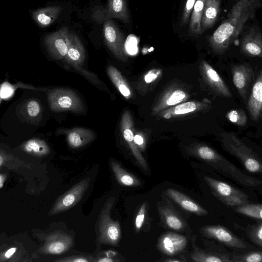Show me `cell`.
<instances>
[{
  "mask_svg": "<svg viewBox=\"0 0 262 262\" xmlns=\"http://www.w3.org/2000/svg\"><path fill=\"white\" fill-rule=\"evenodd\" d=\"M191 257L193 261L197 262L232 261L229 256L227 255L205 251L195 246H194V251Z\"/></svg>",
  "mask_w": 262,
  "mask_h": 262,
  "instance_id": "obj_28",
  "label": "cell"
},
{
  "mask_svg": "<svg viewBox=\"0 0 262 262\" xmlns=\"http://www.w3.org/2000/svg\"><path fill=\"white\" fill-rule=\"evenodd\" d=\"M69 31L68 28L63 27L44 37L43 42L47 50L54 59L66 57L69 47Z\"/></svg>",
  "mask_w": 262,
  "mask_h": 262,
  "instance_id": "obj_10",
  "label": "cell"
},
{
  "mask_svg": "<svg viewBox=\"0 0 262 262\" xmlns=\"http://www.w3.org/2000/svg\"><path fill=\"white\" fill-rule=\"evenodd\" d=\"M16 249H17L16 248H12L9 249L3 255V257H4L5 258H10L16 251Z\"/></svg>",
  "mask_w": 262,
  "mask_h": 262,
  "instance_id": "obj_43",
  "label": "cell"
},
{
  "mask_svg": "<svg viewBox=\"0 0 262 262\" xmlns=\"http://www.w3.org/2000/svg\"><path fill=\"white\" fill-rule=\"evenodd\" d=\"M115 201V197L109 198L101 211L98 225V240L103 244L116 246L121 238L120 224L112 219L110 216Z\"/></svg>",
  "mask_w": 262,
  "mask_h": 262,
  "instance_id": "obj_4",
  "label": "cell"
},
{
  "mask_svg": "<svg viewBox=\"0 0 262 262\" xmlns=\"http://www.w3.org/2000/svg\"><path fill=\"white\" fill-rule=\"evenodd\" d=\"M107 70L113 83L123 96L128 98L131 94L130 90L120 72L112 66H110Z\"/></svg>",
  "mask_w": 262,
  "mask_h": 262,
  "instance_id": "obj_31",
  "label": "cell"
},
{
  "mask_svg": "<svg viewBox=\"0 0 262 262\" xmlns=\"http://www.w3.org/2000/svg\"><path fill=\"white\" fill-rule=\"evenodd\" d=\"M103 32L105 42L111 51L117 57L125 58L124 36L112 19L103 22Z\"/></svg>",
  "mask_w": 262,
  "mask_h": 262,
  "instance_id": "obj_12",
  "label": "cell"
},
{
  "mask_svg": "<svg viewBox=\"0 0 262 262\" xmlns=\"http://www.w3.org/2000/svg\"><path fill=\"white\" fill-rule=\"evenodd\" d=\"M228 120L239 126H245L247 122V116L241 110H233L229 112L227 115Z\"/></svg>",
  "mask_w": 262,
  "mask_h": 262,
  "instance_id": "obj_34",
  "label": "cell"
},
{
  "mask_svg": "<svg viewBox=\"0 0 262 262\" xmlns=\"http://www.w3.org/2000/svg\"><path fill=\"white\" fill-rule=\"evenodd\" d=\"M68 142L72 148H79L87 144L92 140V133L88 130L75 129L68 134Z\"/></svg>",
  "mask_w": 262,
  "mask_h": 262,
  "instance_id": "obj_29",
  "label": "cell"
},
{
  "mask_svg": "<svg viewBox=\"0 0 262 262\" xmlns=\"http://www.w3.org/2000/svg\"><path fill=\"white\" fill-rule=\"evenodd\" d=\"M187 244V238L185 236L177 233L167 232L160 236L158 247L164 254L174 256L183 252Z\"/></svg>",
  "mask_w": 262,
  "mask_h": 262,
  "instance_id": "obj_15",
  "label": "cell"
},
{
  "mask_svg": "<svg viewBox=\"0 0 262 262\" xmlns=\"http://www.w3.org/2000/svg\"><path fill=\"white\" fill-rule=\"evenodd\" d=\"M236 212L243 215L261 220L262 219V206L261 204L246 203L235 208Z\"/></svg>",
  "mask_w": 262,
  "mask_h": 262,
  "instance_id": "obj_33",
  "label": "cell"
},
{
  "mask_svg": "<svg viewBox=\"0 0 262 262\" xmlns=\"http://www.w3.org/2000/svg\"><path fill=\"white\" fill-rule=\"evenodd\" d=\"M206 0H196L191 14L189 23V30L195 35L202 33L201 27V19L202 11Z\"/></svg>",
  "mask_w": 262,
  "mask_h": 262,
  "instance_id": "obj_30",
  "label": "cell"
},
{
  "mask_svg": "<svg viewBox=\"0 0 262 262\" xmlns=\"http://www.w3.org/2000/svg\"><path fill=\"white\" fill-rule=\"evenodd\" d=\"M249 114L254 121H257L261 115L262 111V73L260 71L253 85L248 102Z\"/></svg>",
  "mask_w": 262,
  "mask_h": 262,
  "instance_id": "obj_20",
  "label": "cell"
},
{
  "mask_svg": "<svg viewBox=\"0 0 262 262\" xmlns=\"http://www.w3.org/2000/svg\"><path fill=\"white\" fill-rule=\"evenodd\" d=\"M199 67L204 81L214 92L223 97H232L226 83L212 66L206 61L202 60Z\"/></svg>",
  "mask_w": 262,
  "mask_h": 262,
  "instance_id": "obj_14",
  "label": "cell"
},
{
  "mask_svg": "<svg viewBox=\"0 0 262 262\" xmlns=\"http://www.w3.org/2000/svg\"><path fill=\"white\" fill-rule=\"evenodd\" d=\"M110 164L115 178L120 184L126 186H137L140 185L139 180L123 169L118 162L111 160Z\"/></svg>",
  "mask_w": 262,
  "mask_h": 262,
  "instance_id": "obj_27",
  "label": "cell"
},
{
  "mask_svg": "<svg viewBox=\"0 0 262 262\" xmlns=\"http://www.w3.org/2000/svg\"><path fill=\"white\" fill-rule=\"evenodd\" d=\"M15 88L7 82L3 83L0 86V98L7 99L11 97L14 92Z\"/></svg>",
  "mask_w": 262,
  "mask_h": 262,
  "instance_id": "obj_39",
  "label": "cell"
},
{
  "mask_svg": "<svg viewBox=\"0 0 262 262\" xmlns=\"http://www.w3.org/2000/svg\"><path fill=\"white\" fill-rule=\"evenodd\" d=\"M220 138L224 149L239 160L249 171L261 172L257 156L233 133H222Z\"/></svg>",
  "mask_w": 262,
  "mask_h": 262,
  "instance_id": "obj_3",
  "label": "cell"
},
{
  "mask_svg": "<svg viewBox=\"0 0 262 262\" xmlns=\"http://www.w3.org/2000/svg\"><path fill=\"white\" fill-rule=\"evenodd\" d=\"M187 152L241 185L254 187L261 181L244 173L234 165L224 158L212 148L204 144L195 143L187 148Z\"/></svg>",
  "mask_w": 262,
  "mask_h": 262,
  "instance_id": "obj_2",
  "label": "cell"
},
{
  "mask_svg": "<svg viewBox=\"0 0 262 262\" xmlns=\"http://www.w3.org/2000/svg\"><path fill=\"white\" fill-rule=\"evenodd\" d=\"M165 194L169 198L187 211L201 216L208 214V212L203 207L176 189L168 188L166 190Z\"/></svg>",
  "mask_w": 262,
  "mask_h": 262,
  "instance_id": "obj_21",
  "label": "cell"
},
{
  "mask_svg": "<svg viewBox=\"0 0 262 262\" xmlns=\"http://www.w3.org/2000/svg\"><path fill=\"white\" fill-rule=\"evenodd\" d=\"M132 124V119L129 113L127 112H124L121 120V130L122 131L123 137L128 144L138 164L143 169L147 170L148 167L145 160L134 141V133L130 128Z\"/></svg>",
  "mask_w": 262,
  "mask_h": 262,
  "instance_id": "obj_19",
  "label": "cell"
},
{
  "mask_svg": "<svg viewBox=\"0 0 262 262\" xmlns=\"http://www.w3.org/2000/svg\"><path fill=\"white\" fill-rule=\"evenodd\" d=\"M196 1V0H187L182 17L183 24H186L189 20Z\"/></svg>",
  "mask_w": 262,
  "mask_h": 262,
  "instance_id": "obj_38",
  "label": "cell"
},
{
  "mask_svg": "<svg viewBox=\"0 0 262 262\" xmlns=\"http://www.w3.org/2000/svg\"><path fill=\"white\" fill-rule=\"evenodd\" d=\"M261 6V0H239L232 7L227 17L210 36L209 42L216 53L225 52L238 38L247 23Z\"/></svg>",
  "mask_w": 262,
  "mask_h": 262,
  "instance_id": "obj_1",
  "label": "cell"
},
{
  "mask_svg": "<svg viewBox=\"0 0 262 262\" xmlns=\"http://www.w3.org/2000/svg\"><path fill=\"white\" fill-rule=\"evenodd\" d=\"M204 179L212 189L215 195L224 203L228 199L234 196L247 197L245 193L226 183L209 177H205Z\"/></svg>",
  "mask_w": 262,
  "mask_h": 262,
  "instance_id": "obj_22",
  "label": "cell"
},
{
  "mask_svg": "<svg viewBox=\"0 0 262 262\" xmlns=\"http://www.w3.org/2000/svg\"><path fill=\"white\" fill-rule=\"evenodd\" d=\"M232 73L233 82L241 97L245 99L253 76V70L248 64H239L232 67Z\"/></svg>",
  "mask_w": 262,
  "mask_h": 262,
  "instance_id": "obj_18",
  "label": "cell"
},
{
  "mask_svg": "<svg viewBox=\"0 0 262 262\" xmlns=\"http://www.w3.org/2000/svg\"><path fill=\"white\" fill-rule=\"evenodd\" d=\"M62 9V7L59 6H48L33 11L32 16L40 27L45 28L56 20Z\"/></svg>",
  "mask_w": 262,
  "mask_h": 262,
  "instance_id": "obj_23",
  "label": "cell"
},
{
  "mask_svg": "<svg viewBox=\"0 0 262 262\" xmlns=\"http://www.w3.org/2000/svg\"><path fill=\"white\" fill-rule=\"evenodd\" d=\"M199 231L203 236L213 238L232 248L245 249L248 247L244 241L222 226H204L200 228Z\"/></svg>",
  "mask_w": 262,
  "mask_h": 262,
  "instance_id": "obj_9",
  "label": "cell"
},
{
  "mask_svg": "<svg viewBox=\"0 0 262 262\" xmlns=\"http://www.w3.org/2000/svg\"><path fill=\"white\" fill-rule=\"evenodd\" d=\"M84 56V49L81 40L74 32L70 31L68 50L65 58L68 62L76 64L82 62Z\"/></svg>",
  "mask_w": 262,
  "mask_h": 262,
  "instance_id": "obj_25",
  "label": "cell"
},
{
  "mask_svg": "<svg viewBox=\"0 0 262 262\" xmlns=\"http://www.w3.org/2000/svg\"><path fill=\"white\" fill-rule=\"evenodd\" d=\"M92 19L98 24L112 18H118L129 23L130 16L125 0H108L105 7H97L92 14Z\"/></svg>",
  "mask_w": 262,
  "mask_h": 262,
  "instance_id": "obj_6",
  "label": "cell"
},
{
  "mask_svg": "<svg viewBox=\"0 0 262 262\" xmlns=\"http://www.w3.org/2000/svg\"><path fill=\"white\" fill-rule=\"evenodd\" d=\"M51 109L54 112L71 111L79 112L83 108L80 99L73 91L64 89H55L48 93Z\"/></svg>",
  "mask_w": 262,
  "mask_h": 262,
  "instance_id": "obj_5",
  "label": "cell"
},
{
  "mask_svg": "<svg viewBox=\"0 0 262 262\" xmlns=\"http://www.w3.org/2000/svg\"><path fill=\"white\" fill-rule=\"evenodd\" d=\"M59 262H90L95 261L93 257L86 255H72L55 260Z\"/></svg>",
  "mask_w": 262,
  "mask_h": 262,
  "instance_id": "obj_37",
  "label": "cell"
},
{
  "mask_svg": "<svg viewBox=\"0 0 262 262\" xmlns=\"http://www.w3.org/2000/svg\"><path fill=\"white\" fill-rule=\"evenodd\" d=\"M162 71L160 69H152L150 70L144 76V81L146 83H151L160 79Z\"/></svg>",
  "mask_w": 262,
  "mask_h": 262,
  "instance_id": "obj_41",
  "label": "cell"
},
{
  "mask_svg": "<svg viewBox=\"0 0 262 262\" xmlns=\"http://www.w3.org/2000/svg\"><path fill=\"white\" fill-rule=\"evenodd\" d=\"M74 243L73 237L61 231L48 235L38 252L43 254H60L68 251Z\"/></svg>",
  "mask_w": 262,
  "mask_h": 262,
  "instance_id": "obj_11",
  "label": "cell"
},
{
  "mask_svg": "<svg viewBox=\"0 0 262 262\" xmlns=\"http://www.w3.org/2000/svg\"><path fill=\"white\" fill-rule=\"evenodd\" d=\"M248 233L253 242L257 245L261 247L262 224L261 222L250 227V228L248 229Z\"/></svg>",
  "mask_w": 262,
  "mask_h": 262,
  "instance_id": "obj_35",
  "label": "cell"
},
{
  "mask_svg": "<svg viewBox=\"0 0 262 262\" xmlns=\"http://www.w3.org/2000/svg\"><path fill=\"white\" fill-rule=\"evenodd\" d=\"M232 261L261 262L262 254L261 251L252 252L242 255L233 256Z\"/></svg>",
  "mask_w": 262,
  "mask_h": 262,
  "instance_id": "obj_36",
  "label": "cell"
},
{
  "mask_svg": "<svg viewBox=\"0 0 262 262\" xmlns=\"http://www.w3.org/2000/svg\"><path fill=\"white\" fill-rule=\"evenodd\" d=\"M22 148L25 151L37 156H42L48 154L50 151L46 143L39 139H31L26 142Z\"/></svg>",
  "mask_w": 262,
  "mask_h": 262,
  "instance_id": "obj_32",
  "label": "cell"
},
{
  "mask_svg": "<svg viewBox=\"0 0 262 262\" xmlns=\"http://www.w3.org/2000/svg\"><path fill=\"white\" fill-rule=\"evenodd\" d=\"M189 97V93L183 85L172 83L161 94L152 108V112L157 114L170 107L187 101Z\"/></svg>",
  "mask_w": 262,
  "mask_h": 262,
  "instance_id": "obj_7",
  "label": "cell"
},
{
  "mask_svg": "<svg viewBox=\"0 0 262 262\" xmlns=\"http://www.w3.org/2000/svg\"><path fill=\"white\" fill-rule=\"evenodd\" d=\"M5 159L4 156L0 154V167L4 164L6 160Z\"/></svg>",
  "mask_w": 262,
  "mask_h": 262,
  "instance_id": "obj_45",
  "label": "cell"
},
{
  "mask_svg": "<svg viewBox=\"0 0 262 262\" xmlns=\"http://www.w3.org/2000/svg\"><path fill=\"white\" fill-rule=\"evenodd\" d=\"M134 141L135 143L142 148H143L144 140L142 136L136 135L134 137Z\"/></svg>",
  "mask_w": 262,
  "mask_h": 262,
  "instance_id": "obj_42",
  "label": "cell"
},
{
  "mask_svg": "<svg viewBox=\"0 0 262 262\" xmlns=\"http://www.w3.org/2000/svg\"><path fill=\"white\" fill-rule=\"evenodd\" d=\"M146 210V204L144 203L141 206L135 220V228L137 230H139L144 223Z\"/></svg>",
  "mask_w": 262,
  "mask_h": 262,
  "instance_id": "obj_40",
  "label": "cell"
},
{
  "mask_svg": "<svg viewBox=\"0 0 262 262\" xmlns=\"http://www.w3.org/2000/svg\"><path fill=\"white\" fill-rule=\"evenodd\" d=\"M220 0H206L201 19L202 31L210 28L214 24L220 11Z\"/></svg>",
  "mask_w": 262,
  "mask_h": 262,
  "instance_id": "obj_24",
  "label": "cell"
},
{
  "mask_svg": "<svg viewBox=\"0 0 262 262\" xmlns=\"http://www.w3.org/2000/svg\"><path fill=\"white\" fill-rule=\"evenodd\" d=\"M98 262H112L114 260L110 257H102L97 260Z\"/></svg>",
  "mask_w": 262,
  "mask_h": 262,
  "instance_id": "obj_44",
  "label": "cell"
},
{
  "mask_svg": "<svg viewBox=\"0 0 262 262\" xmlns=\"http://www.w3.org/2000/svg\"><path fill=\"white\" fill-rule=\"evenodd\" d=\"M243 53L250 56L261 57L262 36L258 27L250 28L244 36L241 43Z\"/></svg>",
  "mask_w": 262,
  "mask_h": 262,
  "instance_id": "obj_17",
  "label": "cell"
},
{
  "mask_svg": "<svg viewBox=\"0 0 262 262\" xmlns=\"http://www.w3.org/2000/svg\"><path fill=\"white\" fill-rule=\"evenodd\" d=\"M209 105V101H186L164 110L157 114L165 119L179 118L204 110L208 108Z\"/></svg>",
  "mask_w": 262,
  "mask_h": 262,
  "instance_id": "obj_13",
  "label": "cell"
},
{
  "mask_svg": "<svg viewBox=\"0 0 262 262\" xmlns=\"http://www.w3.org/2000/svg\"><path fill=\"white\" fill-rule=\"evenodd\" d=\"M159 214L162 222L167 228L180 232H186L188 225L180 214L169 204L159 207Z\"/></svg>",
  "mask_w": 262,
  "mask_h": 262,
  "instance_id": "obj_16",
  "label": "cell"
},
{
  "mask_svg": "<svg viewBox=\"0 0 262 262\" xmlns=\"http://www.w3.org/2000/svg\"><path fill=\"white\" fill-rule=\"evenodd\" d=\"M91 179L87 177L73 186L68 191L60 196L49 212L50 215H55L70 209L81 199Z\"/></svg>",
  "mask_w": 262,
  "mask_h": 262,
  "instance_id": "obj_8",
  "label": "cell"
},
{
  "mask_svg": "<svg viewBox=\"0 0 262 262\" xmlns=\"http://www.w3.org/2000/svg\"><path fill=\"white\" fill-rule=\"evenodd\" d=\"M20 114L28 122H36L40 120L41 115V107L39 102L35 99L27 100L22 104Z\"/></svg>",
  "mask_w": 262,
  "mask_h": 262,
  "instance_id": "obj_26",
  "label": "cell"
},
{
  "mask_svg": "<svg viewBox=\"0 0 262 262\" xmlns=\"http://www.w3.org/2000/svg\"><path fill=\"white\" fill-rule=\"evenodd\" d=\"M165 261L167 262H178V261H181V260L180 259H168L165 260Z\"/></svg>",
  "mask_w": 262,
  "mask_h": 262,
  "instance_id": "obj_46",
  "label": "cell"
}]
</instances>
